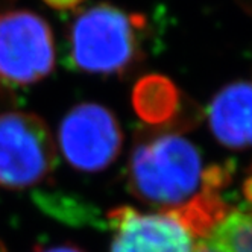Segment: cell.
Segmentation results:
<instances>
[{"mask_svg": "<svg viewBox=\"0 0 252 252\" xmlns=\"http://www.w3.org/2000/svg\"><path fill=\"white\" fill-rule=\"evenodd\" d=\"M229 172L205 167L201 152L179 131L159 129L137 141L128 166V184L137 199L176 211L205 194L219 193Z\"/></svg>", "mask_w": 252, "mask_h": 252, "instance_id": "1", "label": "cell"}, {"mask_svg": "<svg viewBox=\"0 0 252 252\" xmlns=\"http://www.w3.org/2000/svg\"><path fill=\"white\" fill-rule=\"evenodd\" d=\"M146 17L111 3L82 11L68 31V58L90 75L122 76L145 60Z\"/></svg>", "mask_w": 252, "mask_h": 252, "instance_id": "2", "label": "cell"}, {"mask_svg": "<svg viewBox=\"0 0 252 252\" xmlns=\"http://www.w3.org/2000/svg\"><path fill=\"white\" fill-rule=\"evenodd\" d=\"M55 164V143L38 116L22 111L0 114V189L37 186Z\"/></svg>", "mask_w": 252, "mask_h": 252, "instance_id": "3", "label": "cell"}, {"mask_svg": "<svg viewBox=\"0 0 252 252\" xmlns=\"http://www.w3.org/2000/svg\"><path fill=\"white\" fill-rule=\"evenodd\" d=\"M55 65V41L43 17L26 9L0 12V84L28 85Z\"/></svg>", "mask_w": 252, "mask_h": 252, "instance_id": "4", "label": "cell"}, {"mask_svg": "<svg viewBox=\"0 0 252 252\" xmlns=\"http://www.w3.org/2000/svg\"><path fill=\"white\" fill-rule=\"evenodd\" d=\"M60 149L64 158L82 172H100L117 159L122 126L113 111L100 103H79L60 125Z\"/></svg>", "mask_w": 252, "mask_h": 252, "instance_id": "5", "label": "cell"}, {"mask_svg": "<svg viewBox=\"0 0 252 252\" xmlns=\"http://www.w3.org/2000/svg\"><path fill=\"white\" fill-rule=\"evenodd\" d=\"M111 252H194L196 236L170 211L141 213L119 207L108 213Z\"/></svg>", "mask_w": 252, "mask_h": 252, "instance_id": "6", "label": "cell"}, {"mask_svg": "<svg viewBox=\"0 0 252 252\" xmlns=\"http://www.w3.org/2000/svg\"><path fill=\"white\" fill-rule=\"evenodd\" d=\"M210 131L229 149L252 148V81H236L220 88L207 108Z\"/></svg>", "mask_w": 252, "mask_h": 252, "instance_id": "7", "label": "cell"}, {"mask_svg": "<svg viewBox=\"0 0 252 252\" xmlns=\"http://www.w3.org/2000/svg\"><path fill=\"white\" fill-rule=\"evenodd\" d=\"M132 106L137 116L146 125L157 128V131H178V126L183 125L184 94L164 75L149 73L140 78L132 88Z\"/></svg>", "mask_w": 252, "mask_h": 252, "instance_id": "8", "label": "cell"}, {"mask_svg": "<svg viewBox=\"0 0 252 252\" xmlns=\"http://www.w3.org/2000/svg\"><path fill=\"white\" fill-rule=\"evenodd\" d=\"M194 252H228V251L216 242L211 236H205L196 242Z\"/></svg>", "mask_w": 252, "mask_h": 252, "instance_id": "9", "label": "cell"}, {"mask_svg": "<svg viewBox=\"0 0 252 252\" xmlns=\"http://www.w3.org/2000/svg\"><path fill=\"white\" fill-rule=\"evenodd\" d=\"M43 2L53 8V9H60V11H70L81 6L87 0H43Z\"/></svg>", "mask_w": 252, "mask_h": 252, "instance_id": "10", "label": "cell"}, {"mask_svg": "<svg viewBox=\"0 0 252 252\" xmlns=\"http://www.w3.org/2000/svg\"><path fill=\"white\" fill-rule=\"evenodd\" d=\"M37 252H84L75 245H58V246H50V248H43L38 249Z\"/></svg>", "mask_w": 252, "mask_h": 252, "instance_id": "11", "label": "cell"}, {"mask_svg": "<svg viewBox=\"0 0 252 252\" xmlns=\"http://www.w3.org/2000/svg\"><path fill=\"white\" fill-rule=\"evenodd\" d=\"M239 2L242 3V6L248 8V9L252 12V0H239Z\"/></svg>", "mask_w": 252, "mask_h": 252, "instance_id": "12", "label": "cell"}]
</instances>
